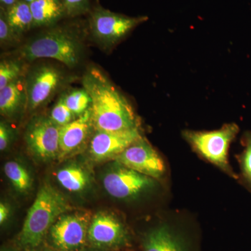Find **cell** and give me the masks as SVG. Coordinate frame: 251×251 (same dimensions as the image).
<instances>
[{
    "mask_svg": "<svg viewBox=\"0 0 251 251\" xmlns=\"http://www.w3.org/2000/svg\"><path fill=\"white\" fill-rule=\"evenodd\" d=\"M82 44L75 33L67 27L50 29L23 46L20 56L29 62L38 59H55L69 68L78 64Z\"/></svg>",
    "mask_w": 251,
    "mask_h": 251,
    "instance_id": "3957f363",
    "label": "cell"
},
{
    "mask_svg": "<svg viewBox=\"0 0 251 251\" xmlns=\"http://www.w3.org/2000/svg\"><path fill=\"white\" fill-rule=\"evenodd\" d=\"M3 10L10 27L18 36H21L34 27V20L29 3L19 0L9 9Z\"/></svg>",
    "mask_w": 251,
    "mask_h": 251,
    "instance_id": "e0dca14e",
    "label": "cell"
},
{
    "mask_svg": "<svg viewBox=\"0 0 251 251\" xmlns=\"http://www.w3.org/2000/svg\"><path fill=\"white\" fill-rule=\"evenodd\" d=\"M143 245L144 251H186L181 239L165 225L149 231Z\"/></svg>",
    "mask_w": 251,
    "mask_h": 251,
    "instance_id": "5bb4252c",
    "label": "cell"
},
{
    "mask_svg": "<svg viewBox=\"0 0 251 251\" xmlns=\"http://www.w3.org/2000/svg\"><path fill=\"white\" fill-rule=\"evenodd\" d=\"M10 209L9 206L5 203L1 202L0 204V224H4L9 218Z\"/></svg>",
    "mask_w": 251,
    "mask_h": 251,
    "instance_id": "4316f807",
    "label": "cell"
},
{
    "mask_svg": "<svg viewBox=\"0 0 251 251\" xmlns=\"http://www.w3.org/2000/svg\"><path fill=\"white\" fill-rule=\"evenodd\" d=\"M50 118L60 127L64 126L75 120V116L70 109L68 108L62 96L51 110Z\"/></svg>",
    "mask_w": 251,
    "mask_h": 251,
    "instance_id": "7402d4cb",
    "label": "cell"
},
{
    "mask_svg": "<svg viewBox=\"0 0 251 251\" xmlns=\"http://www.w3.org/2000/svg\"><path fill=\"white\" fill-rule=\"evenodd\" d=\"M142 138L140 128L122 131L96 130L90 141V153L97 161L115 158Z\"/></svg>",
    "mask_w": 251,
    "mask_h": 251,
    "instance_id": "7c38bea8",
    "label": "cell"
},
{
    "mask_svg": "<svg viewBox=\"0 0 251 251\" xmlns=\"http://www.w3.org/2000/svg\"><path fill=\"white\" fill-rule=\"evenodd\" d=\"M60 126L50 117H39L29 123L25 133V141L33 154L43 160L60 155Z\"/></svg>",
    "mask_w": 251,
    "mask_h": 251,
    "instance_id": "9c48e42d",
    "label": "cell"
},
{
    "mask_svg": "<svg viewBox=\"0 0 251 251\" xmlns=\"http://www.w3.org/2000/svg\"><path fill=\"white\" fill-rule=\"evenodd\" d=\"M62 97L68 108L75 117L80 116L90 108L92 100L90 94L83 87L69 91L67 93L62 94Z\"/></svg>",
    "mask_w": 251,
    "mask_h": 251,
    "instance_id": "ffe728a7",
    "label": "cell"
},
{
    "mask_svg": "<svg viewBox=\"0 0 251 251\" xmlns=\"http://www.w3.org/2000/svg\"><path fill=\"white\" fill-rule=\"evenodd\" d=\"M12 130L4 122L0 123V150L4 151L9 147L12 138Z\"/></svg>",
    "mask_w": 251,
    "mask_h": 251,
    "instance_id": "484cf974",
    "label": "cell"
},
{
    "mask_svg": "<svg viewBox=\"0 0 251 251\" xmlns=\"http://www.w3.org/2000/svg\"><path fill=\"white\" fill-rule=\"evenodd\" d=\"M69 204L62 193L50 184L39 189L25 220L18 236L21 247L35 249L44 240L55 221L69 210Z\"/></svg>",
    "mask_w": 251,
    "mask_h": 251,
    "instance_id": "7a4b0ae2",
    "label": "cell"
},
{
    "mask_svg": "<svg viewBox=\"0 0 251 251\" xmlns=\"http://www.w3.org/2000/svg\"><path fill=\"white\" fill-rule=\"evenodd\" d=\"M93 126L90 108L68 125L60 127L59 146L61 156H65L80 148Z\"/></svg>",
    "mask_w": 251,
    "mask_h": 251,
    "instance_id": "4fadbf2b",
    "label": "cell"
},
{
    "mask_svg": "<svg viewBox=\"0 0 251 251\" xmlns=\"http://www.w3.org/2000/svg\"><path fill=\"white\" fill-rule=\"evenodd\" d=\"M23 67L15 60H2L0 63V90L21 77Z\"/></svg>",
    "mask_w": 251,
    "mask_h": 251,
    "instance_id": "44dd1931",
    "label": "cell"
},
{
    "mask_svg": "<svg viewBox=\"0 0 251 251\" xmlns=\"http://www.w3.org/2000/svg\"><path fill=\"white\" fill-rule=\"evenodd\" d=\"M59 251L56 250L55 249H43V250H40V251Z\"/></svg>",
    "mask_w": 251,
    "mask_h": 251,
    "instance_id": "f546056e",
    "label": "cell"
},
{
    "mask_svg": "<svg viewBox=\"0 0 251 251\" xmlns=\"http://www.w3.org/2000/svg\"><path fill=\"white\" fill-rule=\"evenodd\" d=\"M66 14L69 17L83 15L90 9V0H62Z\"/></svg>",
    "mask_w": 251,
    "mask_h": 251,
    "instance_id": "cb8c5ba5",
    "label": "cell"
},
{
    "mask_svg": "<svg viewBox=\"0 0 251 251\" xmlns=\"http://www.w3.org/2000/svg\"><path fill=\"white\" fill-rule=\"evenodd\" d=\"M34 27L54 25L67 16L62 0H35L29 3Z\"/></svg>",
    "mask_w": 251,
    "mask_h": 251,
    "instance_id": "9a60e30c",
    "label": "cell"
},
{
    "mask_svg": "<svg viewBox=\"0 0 251 251\" xmlns=\"http://www.w3.org/2000/svg\"><path fill=\"white\" fill-rule=\"evenodd\" d=\"M56 176L61 186L71 192H80L90 184L88 173L83 168L75 165L59 170Z\"/></svg>",
    "mask_w": 251,
    "mask_h": 251,
    "instance_id": "ac0fdd59",
    "label": "cell"
},
{
    "mask_svg": "<svg viewBox=\"0 0 251 251\" xmlns=\"http://www.w3.org/2000/svg\"><path fill=\"white\" fill-rule=\"evenodd\" d=\"M128 238L125 226L112 214L98 213L91 220L87 239L93 247L102 249L122 247Z\"/></svg>",
    "mask_w": 251,
    "mask_h": 251,
    "instance_id": "8fae6325",
    "label": "cell"
},
{
    "mask_svg": "<svg viewBox=\"0 0 251 251\" xmlns=\"http://www.w3.org/2000/svg\"><path fill=\"white\" fill-rule=\"evenodd\" d=\"M118 163L105 175L103 186L112 197L128 199L136 197L155 184L153 178L140 174Z\"/></svg>",
    "mask_w": 251,
    "mask_h": 251,
    "instance_id": "ba28073f",
    "label": "cell"
},
{
    "mask_svg": "<svg viewBox=\"0 0 251 251\" xmlns=\"http://www.w3.org/2000/svg\"><path fill=\"white\" fill-rule=\"evenodd\" d=\"M18 36L10 27L5 17L4 10L1 9L0 12V41L1 44H9L18 40Z\"/></svg>",
    "mask_w": 251,
    "mask_h": 251,
    "instance_id": "d4e9b609",
    "label": "cell"
},
{
    "mask_svg": "<svg viewBox=\"0 0 251 251\" xmlns=\"http://www.w3.org/2000/svg\"><path fill=\"white\" fill-rule=\"evenodd\" d=\"M244 145L245 149L239 156V162L243 177L251 188V133L246 135Z\"/></svg>",
    "mask_w": 251,
    "mask_h": 251,
    "instance_id": "603a6c76",
    "label": "cell"
},
{
    "mask_svg": "<svg viewBox=\"0 0 251 251\" xmlns=\"http://www.w3.org/2000/svg\"><path fill=\"white\" fill-rule=\"evenodd\" d=\"M27 106L25 81L23 77L0 90V112L4 116L11 117Z\"/></svg>",
    "mask_w": 251,
    "mask_h": 251,
    "instance_id": "2e32d148",
    "label": "cell"
},
{
    "mask_svg": "<svg viewBox=\"0 0 251 251\" xmlns=\"http://www.w3.org/2000/svg\"><path fill=\"white\" fill-rule=\"evenodd\" d=\"M148 20L147 16L130 17L98 6L91 12L89 24L94 39L109 47L115 45L132 29Z\"/></svg>",
    "mask_w": 251,
    "mask_h": 251,
    "instance_id": "5b68a950",
    "label": "cell"
},
{
    "mask_svg": "<svg viewBox=\"0 0 251 251\" xmlns=\"http://www.w3.org/2000/svg\"><path fill=\"white\" fill-rule=\"evenodd\" d=\"M238 132L239 127L236 124L232 123L224 125L214 131H186L184 135L200 155L231 176L237 178L229 166L227 152L229 145Z\"/></svg>",
    "mask_w": 251,
    "mask_h": 251,
    "instance_id": "277c9868",
    "label": "cell"
},
{
    "mask_svg": "<svg viewBox=\"0 0 251 251\" xmlns=\"http://www.w3.org/2000/svg\"><path fill=\"white\" fill-rule=\"evenodd\" d=\"M90 222L87 214H63L50 229V242L59 251H80L88 241Z\"/></svg>",
    "mask_w": 251,
    "mask_h": 251,
    "instance_id": "8992f818",
    "label": "cell"
},
{
    "mask_svg": "<svg viewBox=\"0 0 251 251\" xmlns=\"http://www.w3.org/2000/svg\"><path fill=\"white\" fill-rule=\"evenodd\" d=\"M23 1H26V2L29 4V3L32 2V1H35V0H23Z\"/></svg>",
    "mask_w": 251,
    "mask_h": 251,
    "instance_id": "4dcf8cb0",
    "label": "cell"
},
{
    "mask_svg": "<svg viewBox=\"0 0 251 251\" xmlns=\"http://www.w3.org/2000/svg\"><path fill=\"white\" fill-rule=\"evenodd\" d=\"M4 170L6 177L18 191L25 193L30 189L32 179L29 172L21 163L14 161H8L4 165Z\"/></svg>",
    "mask_w": 251,
    "mask_h": 251,
    "instance_id": "d6986e66",
    "label": "cell"
},
{
    "mask_svg": "<svg viewBox=\"0 0 251 251\" xmlns=\"http://www.w3.org/2000/svg\"><path fill=\"white\" fill-rule=\"evenodd\" d=\"M62 72L50 65L34 68L25 78L27 108L34 111L52 98L63 82Z\"/></svg>",
    "mask_w": 251,
    "mask_h": 251,
    "instance_id": "52a82bcc",
    "label": "cell"
},
{
    "mask_svg": "<svg viewBox=\"0 0 251 251\" xmlns=\"http://www.w3.org/2000/svg\"><path fill=\"white\" fill-rule=\"evenodd\" d=\"M1 251H21L19 249L14 247H1Z\"/></svg>",
    "mask_w": 251,
    "mask_h": 251,
    "instance_id": "f1b7e54d",
    "label": "cell"
},
{
    "mask_svg": "<svg viewBox=\"0 0 251 251\" xmlns=\"http://www.w3.org/2000/svg\"><path fill=\"white\" fill-rule=\"evenodd\" d=\"M115 159L117 163L153 179H159L165 173L163 160L143 138L126 149Z\"/></svg>",
    "mask_w": 251,
    "mask_h": 251,
    "instance_id": "30bf717a",
    "label": "cell"
},
{
    "mask_svg": "<svg viewBox=\"0 0 251 251\" xmlns=\"http://www.w3.org/2000/svg\"><path fill=\"white\" fill-rule=\"evenodd\" d=\"M18 1L19 0H0L1 9L4 10L9 9V7L16 4Z\"/></svg>",
    "mask_w": 251,
    "mask_h": 251,
    "instance_id": "83f0119b",
    "label": "cell"
},
{
    "mask_svg": "<svg viewBox=\"0 0 251 251\" xmlns=\"http://www.w3.org/2000/svg\"><path fill=\"white\" fill-rule=\"evenodd\" d=\"M82 83L92 100L91 115L96 130L122 131L139 128V122L131 105L100 69L88 68Z\"/></svg>",
    "mask_w": 251,
    "mask_h": 251,
    "instance_id": "6da1fadb",
    "label": "cell"
}]
</instances>
